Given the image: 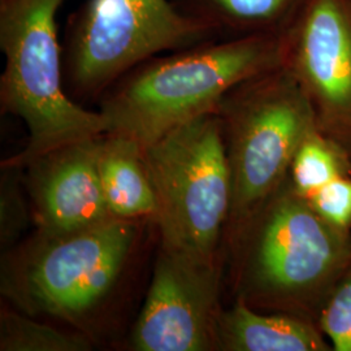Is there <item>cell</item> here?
<instances>
[{
  "label": "cell",
  "mask_w": 351,
  "mask_h": 351,
  "mask_svg": "<svg viewBox=\"0 0 351 351\" xmlns=\"http://www.w3.org/2000/svg\"><path fill=\"white\" fill-rule=\"evenodd\" d=\"M24 169L1 165L0 181V246L5 254L19 245L33 213L26 202Z\"/></svg>",
  "instance_id": "cell-16"
},
{
  "label": "cell",
  "mask_w": 351,
  "mask_h": 351,
  "mask_svg": "<svg viewBox=\"0 0 351 351\" xmlns=\"http://www.w3.org/2000/svg\"><path fill=\"white\" fill-rule=\"evenodd\" d=\"M345 175H351L350 151L316 126L302 141L290 164L288 178L293 189L307 199Z\"/></svg>",
  "instance_id": "cell-14"
},
{
  "label": "cell",
  "mask_w": 351,
  "mask_h": 351,
  "mask_svg": "<svg viewBox=\"0 0 351 351\" xmlns=\"http://www.w3.org/2000/svg\"><path fill=\"white\" fill-rule=\"evenodd\" d=\"M236 300L317 324L351 255V232L328 224L287 180L230 239Z\"/></svg>",
  "instance_id": "cell-2"
},
{
  "label": "cell",
  "mask_w": 351,
  "mask_h": 351,
  "mask_svg": "<svg viewBox=\"0 0 351 351\" xmlns=\"http://www.w3.org/2000/svg\"><path fill=\"white\" fill-rule=\"evenodd\" d=\"M306 201L328 224L351 232V175L335 178Z\"/></svg>",
  "instance_id": "cell-18"
},
{
  "label": "cell",
  "mask_w": 351,
  "mask_h": 351,
  "mask_svg": "<svg viewBox=\"0 0 351 351\" xmlns=\"http://www.w3.org/2000/svg\"><path fill=\"white\" fill-rule=\"evenodd\" d=\"M217 350L333 351L319 326L282 313H262L236 300L223 310L217 326Z\"/></svg>",
  "instance_id": "cell-11"
},
{
  "label": "cell",
  "mask_w": 351,
  "mask_h": 351,
  "mask_svg": "<svg viewBox=\"0 0 351 351\" xmlns=\"http://www.w3.org/2000/svg\"><path fill=\"white\" fill-rule=\"evenodd\" d=\"M1 351H88L90 339L78 333L39 323L33 315L3 310L0 314Z\"/></svg>",
  "instance_id": "cell-15"
},
{
  "label": "cell",
  "mask_w": 351,
  "mask_h": 351,
  "mask_svg": "<svg viewBox=\"0 0 351 351\" xmlns=\"http://www.w3.org/2000/svg\"><path fill=\"white\" fill-rule=\"evenodd\" d=\"M101 137L51 151L23 168L39 234L63 236L116 219L98 169Z\"/></svg>",
  "instance_id": "cell-10"
},
{
  "label": "cell",
  "mask_w": 351,
  "mask_h": 351,
  "mask_svg": "<svg viewBox=\"0 0 351 351\" xmlns=\"http://www.w3.org/2000/svg\"><path fill=\"white\" fill-rule=\"evenodd\" d=\"M317 326L333 351H351V255L319 315Z\"/></svg>",
  "instance_id": "cell-17"
},
{
  "label": "cell",
  "mask_w": 351,
  "mask_h": 351,
  "mask_svg": "<svg viewBox=\"0 0 351 351\" xmlns=\"http://www.w3.org/2000/svg\"><path fill=\"white\" fill-rule=\"evenodd\" d=\"M280 34L320 130L351 154V0H300Z\"/></svg>",
  "instance_id": "cell-8"
},
{
  "label": "cell",
  "mask_w": 351,
  "mask_h": 351,
  "mask_svg": "<svg viewBox=\"0 0 351 351\" xmlns=\"http://www.w3.org/2000/svg\"><path fill=\"white\" fill-rule=\"evenodd\" d=\"M216 39L172 0H88L66 24L64 75L73 94L101 97L113 84L160 52Z\"/></svg>",
  "instance_id": "cell-7"
},
{
  "label": "cell",
  "mask_w": 351,
  "mask_h": 351,
  "mask_svg": "<svg viewBox=\"0 0 351 351\" xmlns=\"http://www.w3.org/2000/svg\"><path fill=\"white\" fill-rule=\"evenodd\" d=\"M221 263L160 250L132 332L137 351L217 350Z\"/></svg>",
  "instance_id": "cell-9"
},
{
  "label": "cell",
  "mask_w": 351,
  "mask_h": 351,
  "mask_svg": "<svg viewBox=\"0 0 351 351\" xmlns=\"http://www.w3.org/2000/svg\"><path fill=\"white\" fill-rule=\"evenodd\" d=\"M281 65L280 33L213 39L154 56L101 95L106 133L145 149L177 126L216 112L229 91Z\"/></svg>",
  "instance_id": "cell-1"
},
{
  "label": "cell",
  "mask_w": 351,
  "mask_h": 351,
  "mask_svg": "<svg viewBox=\"0 0 351 351\" xmlns=\"http://www.w3.org/2000/svg\"><path fill=\"white\" fill-rule=\"evenodd\" d=\"M216 113L232 178V239L288 180L302 141L319 125L311 101L284 65L229 91Z\"/></svg>",
  "instance_id": "cell-5"
},
{
  "label": "cell",
  "mask_w": 351,
  "mask_h": 351,
  "mask_svg": "<svg viewBox=\"0 0 351 351\" xmlns=\"http://www.w3.org/2000/svg\"><path fill=\"white\" fill-rule=\"evenodd\" d=\"M98 169L107 206L116 219H155L158 203L143 159L133 139L103 134L98 146Z\"/></svg>",
  "instance_id": "cell-12"
},
{
  "label": "cell",
  "mask_w": 351,
  "mask_h": 351,
  "mask_svg": "<svg viewBox=\"0 0 351 351\" xmlns=\"http://www.w3.org/2000/svg\"><path fill=\"white\" fill-rule=\"evenodd\" d=\"M155 191L162 250L217 261L232 206V178L217 113L199 116L143 149Z\"/></svg>",
  "instance_id": "cell-6"
},
{
  "label": "cell",
  "mask_w": 351,
  "mask_h": 351,
  "mask_svg": "<svg viewBox=\"0 0 351 351\" xmlns=\"http://www.w3.org/2000/svg\"><path fill=\"white\" fill-rule=\"evenodd\" d=\"M64 0H0L3 112L29 130L25 147L1 165L24 168L64 146L106 134L101 113L88 111L64 90L63 50L56 14Z\"/></svg>",
  "instance_id": "cell-3"
},
{
  "label": "cell",
  "mask_w": 351,
  "mask_h": 351,
  "mask_svg": "<svg viewBox=\"0 0 351 351\" xmlns=\"http://www.w3.org/2000/svg\"><path fill=\"white\" fill-rule=\"evenodd\" d=\"M216 39L280 33L300 0H172Z\"/></svg>",
  "instance_id": "cell-13"
},
{
  "label": "cell",
  "mask_w": 351,
  "mask_h": 351,
  "mask_svg": "<svg viewBox=\"0 0 351 351\" xmlns=\"http://www.w3.org/2000/svg\"><path fill=\"white\" fill-rule=\"evenodd\" d=\"M137 239L138 221L124 219L63 236L36 232L3 254L1 294L25 314L80 323L110 298Z\"/></svg>",
  "instance_id": "cell-4"
}]
</instances>
